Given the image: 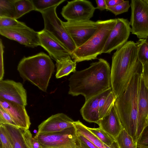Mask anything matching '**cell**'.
Here are the masks:
<instances>
[{"instance_id": "obj_1", "label": "cell", "mask_w": 148, "mask_h": 148, "mask_svg": "<svg viewBox=\"0 0 148 148\" xmlns=\"http://www.w3.org/2000/svg\"><path fill=\"white\" fill-rule=\"evenodd\" d=\"M110 74L108 62L99 58L89 67L76 71L70 76L68 94L73 96L81 95L86 100L111 87Z\"/></svg>"}, {"instance_id": "obj_2", "label": "cell", "mask_w": 148, "mask_h": 148, "mask_svg": "<svg viewBox=\"0 0 148 148\" xmlns=\"http://www.w3.org/2000/svg\"><path fill=\"white\" fill-rule=\"evenodd\" d=\"M138 51L136 43L129 41L116 49L112 56L111 84L116 98L125 91L135 74L142 71Z\"/></svg>"}, {"instance_id": "obj_3", "label": "cell", "mask_w": 148, "mask_h": 148, "mask_svg": "<svg viewBox=\"0 0 148 148\" xmlns=\"http://www.w3.org/2000/svg\"><path fill=\"white\" fill-rule=\"evenodd\" d=\"M141 72L136 73L125 91L116 98L114 105L121 124L136 144L140 109L139 102Z\"/></svg>"}, {"instance_id": "obj_4", "label": "cell", "mask_w": 148, "mask_h": 148, "mask_svg": "<svg viewBox=\"0 0 148 148\" xmlns=\"http://www.w3.org/2000/svg\"><path fill=\"white\" fill-rule=\"evenodd\" d=\"M54 68L50 57L41 52L23 58L18 64L17 70L24 81L29 82L46 92Z\"/></svg>"}, {"instance_id": "obj_5", "label": "cell", "mask_w": 148, "mask_h": 148, "mask_svg": "<svg viewBox=\"0 0 148 148\" xmlns=\"http://www.w3.org/2000/svg\"><path fill=\"white\" fill-rule=\"evenodd\" d=\"M116 22V18L99 20L98 28L85 43L77 48L71 57L73 61L79 62L97 58L102 51L109 35Z\"/></svg>"}, {"instance_id": "obj_6", "label": "cell", "mask_w": 148, "mask_h": 148, "mask_svg": "<svg viewBox=\"0 0 148 148\" xmlns=\"http://www.w3.org/2000/svg\"><path fill=\"white\" fill-rule=\"evenodd\" d=\"M55 6L41 12L43 18L44 29L49 32L62 44L71 53L76 48L70 36L64 27L62 22L58 17Z\"/></svg>"}, {"instance_id": "obj_7", "label": "cell", "mask_w": 148, "mask_h": 148, "mask_svg": "<svg viewBox=\"0 0 148 148\" xmlns=\"http://www.w3.org/2000/svg\"><path fill=\"white\" fill-rule=\"evenodd\" d=\"M74 126L58 132L36 134L37 139L43 148H71L79 143Z\"/></svg>"}, {"instance_id": "obj_8", "label": "cell", "mask_w": 148, "mask_h": 148, "mask_svg": "<svg viewBox=\"0 0 148 148\" xmlns=\"http://www.w3.org/2000/svg\"><path fill=\"white\" fill-rule=\"evenodd\" d=\"M130 24L132 34L140 39L148 38V3L145 0H132Z\"/></svg>"}, {"instance_id": "obj_9", "label": "cell", "mask_w": 148, "mask_h": 148, "mask_svg": "<svg viewBox=\"0 0 148 148\" xmlns=\"http://www.w3.org/2000/svg\"><path fill=\"white\" fill-rule=\"evenodd\" d=\"M65 29L75 43L76 48L85 43L97 30L99 20L62 22Z\"/></svg>"}, {"instance_id": "obj_10", "label": "cell", "mask_w": 148, "mask_h": 148, "mask_svg": "<svg viewBox=\"0 0 148 148\" xmlns=\"http://www.w3.org/2000/svg\"><path fill=\"white\" fill-rule=\"evenodd\" d=\"M96 9L89 1L75 0L68 1L63 7L61 14L67 21L89 20Z\"/></svg>"}, {"instance_id": "obj_11", "label": "cell", "mask_w": 148, "mask_h": 148, "mask_svg": "<svg viewBox=\"0 0 148 148\" xmlns=\"http://www.w3.org/2000/svg\"><path fill=\"white\" fill-rule=\"evenodd\" d=\"M130 26L127 19L116 18V23L109 35L102 53H110L127 42L131 32Z\"/></svg>"}, {"instance_id": "obj_12", "label": "cell", "mask_w": 148, "mask_h": 148, "mask_svg": "<svg viewBox=\"0 0 148 148\" xmlns=\"http://www.w3.org/2000/svg\"><path fill=\"white\" fill-rule=\"evenodd\" d=\"M1 35L16 41L26 47L34 48L40 46L38 32L26 26L19 27L0 28Z\"/></svg>"}, {"instance_id": "obj_13", "label": "cell", "mask_w": 148, "mask_h": 148, "mask_svg": "<svg viewBox=\"0 0 148 148\" xmlns=\"http://www.w3.org/2000/svg\"><path fill=\"white\" fill-rule=\"evenodd\" d=\"M0 98L25 107L27 94L23 84L10 80L0 81Z\"/></svg>"}, {"instance_id": "obj_14", "label": "cell", "mask_w": 148, "mask_h": 148, "mask_svg": "<svg viewBox=\"0 0 148 148\" xmlns=\"http://www.w3.org/2000/svg\"><path fill=\"white\" fill-rule=\"evenodd\" d=\"M38 34L40 46L56 62L71 56L69 51L47 31L43 29L39 32Z\"/></svg>"}, {"instance_id": "obj_15", "label": "cell", "mask_w": 148, "mask_h": 148, "mask_svg": "<svg viewBox=\"0 0 148 148\" xmlns=\"http://www.w3.org/2000/svg\"><path fill=\"white\" fill-rule=\"evenodd\" d=\"M74 121L63 113L53 115L38 126V134H50L61 132L74 126Z\"/></svg>"}, {"instance_id": "obj_16", "label": "cell", "mask_w": 148, "mask_h": 148, "mask_svg": "<svg viewBox=\"0 0 148 148\" xmlns=\"http://www.w3.org/2000/svg\"><path fill=\"white\" fill-rule=\"evenodd\" d=\"M0 107L10 114L17 127L29 130L31 123L25 106L0 98Z\"/></svg>"}, {"instance_id": "obj_17", "label": "cell", "mask_w": 148, "mask_h": 148, "mask_svg": "<svg viewBox=\"0 0 148 148\" xmlns=\"http://www.w3.org/2000/svg\"><path fill=\"white\" fill-rule=\"evenodd\" d=\"M2 124L11 137L14 148H33V137L29 130L23 129L17 126L8 124Z\"/></svg>"}, {"instance_id": "obj_18", "label": "cell", "mask_w": 148, "mask_h": 148, "mask_svg": "<svg viewBox=\"0 0 148 148\" xmlns=\"http://www.w3.org/2000/svg\"><path fill=\"white\" fill-rule=\"evenodd\" d=\"M99 127L106 132L115 141L116 139L123 129L115 105L109 113L100 120L98 124Z\"/></svg>"}, {"instance_id": "obj_19", "label": "cell", "mask_w": 148, "mask_h": 148, "mask_svg": "<svg viewBox=\"0 0 148 148\" xmlns=\"http://www.w3.org/2000/svg\"><path fill=\"white\" fill-rule=\"evenodd\" d=\"M139 102L140 112L137 127V140L147 126L146 119L148 114V90L144 85L142 78L140 87Z\"/></svg>"}, {"instance_id": "obj_20", "label": "cell", "mask_w": 148, "mask_h": 148, "mask_svg": "<svg viewBox=\"0 0 148 148\" xmlns=\"http://www.w3.org/2000/svg\"><path fill=\"white\" fill-rule=\"evenodd\" d=\"M101 93L86 100L81 109V114L83 119L86 121L97 124L98 123L100 120L98 104Z\"/></svg>"}, {"instance_id": "obj_21", "label": "cell", "mask_w": 148, "mask_h": 148, "mask_svg": "<svg viewBox=\"0 0 148 148\" xmlns=\"http://www.w3.org/2000/svg\"><path fill=\"white\" fill-rule=\"evenodd\" d=\"M116 97L111 87L101 93L98 104L100 120L107 115L114 105Z\"/></svg>"}, {"instance_id": "obj_22", "label": "cell", "mask_w": 148, "mask_h": 148, "mask_svg": "<svg viewBox=\"0 0 148 148\" xmlns=\"http://www.w3.org/2000/svg\"><path fill=\"white\" fill-rule=\"evenodd\" d=\"M56 62V78L67 76L71 73H74L76 71V62L72 60L71 56H69Z\"/></svg>"}, {"instance_id": "obj_23", "label": "cell", "mask_w": 148, "mask_h": 148, "mask_svg": "<svg viewBox=\"0 0 148 148\" xmlns=\"http://www.w3.org/2000/svg\"><path fill=\"white\" fill-rule=\"evenodd\" d=\"M15 12L14 18H19L25 14L34 10L32 0H14Z\"/></svg>"}, {"instance_id": "obj_24", "label": "cell", "mask_w": 148, "mask_h": 148, "mask_svg": "<svg viewBox=\"0 0 148 148\" xmlns=\"http://www.w3.org/2000/svg\"><path fill=\"white\" fill-rule=\"evenodd\" d=\"M115 141L119 148H137L133 138L124 129L117 136Z\"/></svg>"}, {"instance_id": "obj_25", "label": "cell", "mask_w": 148, "mask_h": 148, "mask_svg": "<svg viewBox=\"0 0 148 148\" xmlns=\"http://www.w3.org/2000/svg\"><path fill=\"white\" fill-rule=\"evenodd\" d=\"M34 10L40 12L53 7L58 6L65 0H32Z\"/></svg>"}, {"instance_id": "obj_26", "label": "cell", "mask_w": 148, "mask_h": 148, "mask_svg": "<svg viewBox=\"0 0 148 148\" xmlns=\"http://www.w3.org/2000/svg\"><path fill=\"white\" fill-rule=\"evenodd\" d=\"M14 0H0V17L14 18Z\"/></svg>"}, {"instance_id": "obj_27", "label": "cell", "mask_w": 148, "mask_h": 148, "mask_svg": "<svg viewBox=\"0 0 148 148\" xmlns=\"http://www.w3.org/2000/svg\"><path fill=\"white\" fill-rule=\"evenodd\" d=\"M136 43L138 60L142 65L148 61V39H140Z\"/></svg>"}, {"instance_id": "obj_28", "label": "cell", "mask_w": 148, "mask_h": 148, "mask_svg": "<svg viewBox=\"0 0 148 148\" xmlns=\"http://www.w3.org/2000/svg\"><path fill=\"white\" fill-rule=\"evenodd\" d=\"M87 127L102 143L108 146L111 145L115 141L112 137L99 127L97 128Z\"/></svg>"}, {"instance_id": "obj_29", "label": "cell", "mask_w": 148, "mask_h": 148, "mask_svg": "<svg viewBox=\"0 0 148 148\" xmlns=\"http://www.w3.org/2000/svg\"><path fill=\"white\" fill-rule=\"evenodd\" d=\"M0 148H14L11 137L7 130L1 124H0Z\"/></svg>"}, {"instance_id": "obj_30", "label": "cell", "mask_w": 148, "mask_h": 148, "mask_svg": "<svg viewBox=\"0 0 148 148\" xmlns=\"http://www.w3.org/2000/svg\"><path fill=\"white\" fill-rule=\"evenodd\" d=\"M27 26L24 23L14 18L0 17V28L19 27Z\"/></svg>"}, {"instance_id": "obj_31", "label": "cell", "mask_w": 148, "mask_h": 148, "mask_svg": "<svg viewBox=\"0 0 148 148\" xmlns=\"http://www.w3.org/2000/svg\"><path fill=\"white\" fill-rule=\"evenodd\" d=\"M130 6L129 1H124L123 2L115 6L107 7L106 10L116 16L127 12Z\"/></svg>"}, {"instance_id": "obj_32", "label": "cell", "mask_w": 148, "mask_h": 148, "mask_svg": "<svg viewBox=\"0 0 148 148\" xmlns=\"http://www.w3.org/2000/svg\"><path fill=\"white\" fill-rule=\"evenodd\" d=\"M0 124H8L17 126L10 114L0 107Z\"/></svg>"}, {"instance_id": "obj_33", "label": "cell", "mask_w": 148, "mask_h": 148, "mask_svg": "<svg viewBox=\"0 0 148 148\" xmlns=\"http://www.w3.org/2000/svg\"><path fill=\"white\" fill-rule=\"evenodd\" d=\"M137 147L139 146L148 147V125L142 131L136 142Z\"/></svg>"}, {"instance_id": "obj_34", "label": "cell", "mask_w": 148, "mask_h": 148, "mask_svg": "<svg viewBox=\"0 0 148 148\" xmlns=\"http://www.w3.org/2000/svg\"><path fill=\"white\" fill-rule=\"evenodd\" d=\"M77 137L79 144L82 148H99L81 134H77Z\"/></svg>"}, {"instance_id": "obj_35", "label": "cell", "mask_w": 148, "mask_h": 148, "mask_svg": "<svg viewBox=\"0 0 148 148\" xmlns=\"http://www.w3.org/2000/svg\"><path fill=\"white\" fill-rule=\"evenodd\" d=\"M141 74L144 85L148 90V61L142 64Z\"/></svg>"}, {"instance_id": "obj_36", "label": "cell", "mask_w": 148, "mask_h": 148, "mask_svg": "<svg viewBox=\"0 0 148 148\" xmlns=\"http://www.w3.org/2000/svg\"><path fill=\"white\" fill-rule=\"evenodd\" d=\"M4 46L3 44L1 41V40L0 39V56H1V61H0V81L3 80V77L4 74V71L3 69V53Z\"/></svg>"}, {"instance_id": "obj_37", "label": "cell", "mask_w": 148, "mask_h": 148, "mask_svg": "<svg viewBox=\"0 0 148 148\" xmlns=\"http://www.w3.org/2000/svg\"><path fill=\"white\" fill-rule=\"evenodd\" d=\"M95 1L97 5L96 9L101 11L106 10L107 7L105 0H96Z\"/></svg>"}, {"instance_id": "obj_38", "label": "cell", "mask_w": 148, "mask_h": 148, "mask_svg": "<svg viewBox=\"0 0 148 148\" xmlns=\"http://www.w3.org/2000/svg\"><path fill=\"white\" fill-rule=\"evenodd\" d=\"M107 7L115 6L124 1L123 0H105Z\"/></svg>"}, {"instance_id": "obj_39", "label": "cell", "mask_w": 148, "mask_h": 148, "mask_svg": "<svg viewBox=\"0 0 148 148\" xmlns=\"http://www.w3.org/2000/svg\"><path fill=\"white\" fill-rule=\"evenodd\" d=\"M33 148H43L42 146L37 138L34 137L32 139Z\"/></svg>"}, {"instance_id": "obj_40", "label": "cell", "mask_w": 148, "mask_h": 148, "mask_svg": "<svg viewBox=\"0 0 148 148\" xmlns=\"http://www.w3.org/2000/svg\"><path fill=\"white\" fill-rule=\"evenodd\" d=\"M71 148H82L79 145H75Z\"/></svg>"}, {"instance_id": "obj_41", "label": "cell", "mask_w": 148, "mask_h": 148, "mask_svg": "<svg viewBox=\"0 0 148 148\" xmlns=\"http://www.w3.org/2000/svg\"><path fill=\"white\" fill-rule=\"evenodd\" d=\"M137 148H148V147L145 146H139Z\"/></svg>"}, {"instance_id": "obj_42", "label": "cell", "mask_w": 148, "mask_h": 148, "mask_svg": "<svg viewBox=\"0 0 148 148\" xmlns=\"http://www.w3.org/2000/svg\"><path fill=\"white\" fill-rule=\"evenodd\" d=\"M146 124H147V125H148V114L146 117Z\"/></svg>"}, {"instance_id": "obj_43", "label": "cell", "mask_w": 148, "mask_h": 148, "mask_svg": "<svg viewBox=\"0 0 148 148\" xmlns=\"http://www.w3.org/2000/svg\"><path fill=\"white\" fill-rule=\"evenodd\" d=\"M148 3V0H145Z\"/></svg>"}]
</instances>
